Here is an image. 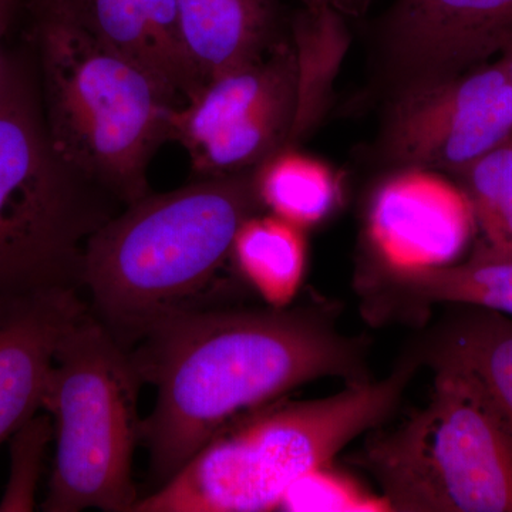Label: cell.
<instances>
[{"mask_svg":"<svg viewBox=\"0 0 512 512\" xmlns=\"http://www.w3.org/2000/svg\"><path fill=\"white\" fill-rule=\"evenodd\" d=\"M55 436L49 416H35L10 436V470L0 512L35 510L47 447Z\"/></svg>","mask_w":512,"mask_h":512,"instance_id":"ffe728a7","label":"cell"},{"mask_svg":"<svg viewBox=\"0 0 512 512\" xmlns=\"http://www.w3.org/2000/svg\"><path fill=\"white\" fill-rule=\"evenodd\" d=\"M379 295L400 302L454 303L503 313L512 318V258L471 255L463 264L433 268L389 269L379 266Z\"/></svg>","mask_w":512,"mask_h":512,"instance_id":"9a60e30c","label":"cell"},{"mask_svg":"<svg viewBox=\"0 0 512 512\" xmlns=\"http://www.w3.org/2000/svg\"><path fill=\"white\" fill-rule=\"evenodd\" d=\"M185 56L201 86L254 62L279 40L281 0H175Z\"/></svg>","mask_w":512,"mask_h":512,"instance_id":"4fadbf2b","label":"cell"},{"mask_svg":"<svg viewBox=\"0 0 512 512\" xmlns=\"http://www.w3.org/2000/svg\"><path fill=\"white\" fill-rule=\"evenodd\" d=\"M512 138V77L503 62L406 84L390 107L384 151L402 168L456 174Z\"/></svg>","mask_w":512,"mask_h":512,"instance_id":"9c48e42d","label":"cell"},{"mask_svg":"<svg viewBox=\"0 0 512 512\" xmlns=\"http://www.w3.org/2000/svg\"><path fill=\"white\" fill-rule=\"evenodd\" d=\"M386 40L407 84L458 76L512 45V0H397Z\"/></svg>","mask_w":512,"mask_h":512,"instance_id":"30bf717a","label":"cell"},{"mask_svg":"<svg viewBox=\"0 0 512 512\" xmlns=\"http://www.w3.org/2000/svg\"><path fill=\"white\" fill-rule=\"evenodd\" d=\"M298 52L281 39L264 56L205 83L171 121V141L198 178L255 170L291 147L299 109Z\"/></svg>","mask_w":512,"mask_h":512,"instance_id":"ba28073f","label":"cell"},{"mask_svg":"<svg viewBox=\"0 0 512 512\" xmlns=\"http://www.w3.org/2000/svg\"><path fill=\"white\" fill-rule=\"evenodd\" d=\"M463 306L441 329L431 360L470 373L512 429V318Z\"/></svg>","mask_w":512,"mask_h":512,"instance_id":"2e32d148","label":"cell"},{"mask_svg":"<svg viewBox=\"0 0 512 512\" xmlns=\"http://www.w3.org/2000/svg\"><path fill=\"white\" fill-rule=\"evenodd\" d=\"M382 498L373 500L330 466L318 468L289 488L279 510L285 511H380Z\"/></svg>","mask_w":512,"mask_h":512,"instance_id":"44dd1931","label":"cell"},{"mask_svg":"<svg viewBox=\"0 0 512 512\" xmlns=\"http://www.w3.org/2000/svg\"><path fill=\"white\" fill-rule=\"evenodd\" d=\"M87 311L76 289L0 295V446L43 409L57 350Z\"/></svg>","mask_w":512,"mask_h":512,"instance_id":"7c38bea8","label":"cell"},{"mask_svg":"<svg viewBox=\"0 0 512 512\" xmlns=\"http://www.w3.org/2000/svg\"><path fill=\"white\" fill-rule=\"evenodd\" d=\"M474 232L460 185L423 168H403L390 177L370 207L369 237L382 268L454 264Z\"/></svg>","mask_w":512,"mask_h":512,"instance_id":"8fae6325","label":"cell"},{"mask_svg":"<svg viewBox=\"0 0 512 512\" xmlns=\"http://www.w3.org/2000/svg\"><path fill=\"white\" fill-rule=\"evenodd\" d=\"M141 382L133 353L89 309L57 350L47 384L43 409L55 416L57 446L43 510L133 511Z\"/></svg>","mask_w":512,"mask_h":512,"instance_id":"52a82bcc","label":"cell"},{"mask_svg":"<svg viewBox=\"0 0 512 512\" xmlns=\"http://www.w3.org/2000/svg\"><path fill=\"white\" fill-rule=\"evenodd\" d=\"M19 18L59 153L124 205L150 194L148 165L171 141L178 94L101 42L72 0H22Z\"/></svg>","mask_w":512,"mask_h":512,"instance_id":"7a4b0ae2","label":"cell"},{"mask_svg":"<svg viewBox=\"0 0 512 512\" xmlns=\"http://www.w3.org/2000/svg\"><path fill=\"white\" fill-rule=\"evenodd\" d=\"M6 36L8 35L0 29V63H2L3 55H5L6 47L3 45V42H5Z\"/></svg>","mask_w":512,"mask_h":512,"instance_id":"d4e9b609","label":"cell"},{"mask_svg":"<svg viewBox=\"0 0 512 512\" xmlns=\"http://www.w3.org/2000/svg\"><path fill=\"white\" fill-rule=\"evenodd\" d=\"M101 42L140 64L184 101L201 83L192 72L178 29L175 0H72Z\"/></svg>","mask_w":512,"mask_h":512,"instance_id":"5bb4252c","label":"cell"},{"mask_svg":"<svg viewBox=\"0 0 512 512\" xmlns=\"http://www.w3.org/2000/svg\"><path fill=\"white\" fill-rule=\"evenodd\" d=\"M500 60L505 64L512 77V45L501 55Z\"/></svg>","mask_w":512,"mask_h":512,"instance_id":"cb8c5ba5","label":"cell"},{"mask_svg":"<svg viewBox=\"0 0 512 512\" xmlns=\"http://www.w3.org/2000/svg\"><path fill=\"white\" fill-rule=\"evenodd\" d=\"M255 170L150 192L90 238L83 288L93 315L120 343L140 340L154 322L188 308L185 301L211 281L238 229L262 208Z\"/></svg>","mask_w":512,"mask_h":512,"instance_id":"3957f363","label":"cell"},{"mask_svg":"<svg viewBox=\"0 0 512 512\" xmlns=\"http://www.w3.org/2000/svg\"><path fill=\"white\" fill-rule=\"evenodd\" d=\"M255 185L262 207L306 229L328 217L339 185L328 165L286 147L259 165Z\"/></svg>","mask_w":512,"mask_h":512,"instance_id":"ac0fdd59","label":"cell"},{"mask_svg":"<svg viewBox=\"0 0 512 512\" xmlns=\"http://www.w3.org/2000/svg\"><path fill=\"white\" fill-rule=\"evenodd\" d=\"M22 0H0V29L9 35L10 29L18 20Z\"/></svg>","mask_w":512,"mask_h":512,"instance_id":"7402d4cb","label":"cell"},{"mask_svg":"<svg viewBox=\"0 0 512 512\" xmlns=\"http://www.w3.org/2000/svg\"><path fill=\"white\" fill-rule=\"evenodd\" d=\"M473 211V254L512 258V138L454 174Z\"/></svg>","mask_w":512,"mask_h":512,"instance_id":"d6986e66","label":"cell"},{"mask_svg":"<svg viewBox=\"0 0 512 512\" xmlns=\"http://www.w3.org/2000/svg\"><path fill=\"white\" fill-rule=\"evenodd\" d=\"M305 229L276 215H252L238 229L231 256L252 288L272 308H286L301 286L306 265Z\"/></svg>","mask_w":512,"mask_h":512,"instance_id":"e0dca14e","label":"cell"},{"mask_svg":"<svg viewBox=\"0 0 512 512\" xmlns=\"http://www.w3.org/2000/svg\"><path fill=\"white\" fill-rule=\"evenodd\" d=\"M140 340L138 372L157 389L140 441L157 488L241 414L323 377L369 379L365 340L342 335L318 309L185 308Z\"/></svg>","mask_w":512,"mask_h":512,"instance_id":"6da1fadb","label":"cell"},{"mask_svg":"<svg viewBox=\"0 0 512 512\" xmlns=\"http://www.w3.org/2000/svg\"><path fill=\"white\" fill-rule=\"evenodd\" d=\"M126 205L47 130L28 49L0 63V295L83 288L87 242Z\"/></svg>","mask_w":512,"mask_h":512,"instance_id":"5b68a950","label":"cell"},{"mask_svg":"<svg viewBox=\"0 0 512 512\" xmlns=\"http://www.w3.org/2000/svg\"><path fill=\"white\" fill-rule=\"evenodd\" d=\"M413 357L383 380L350 382L342 392L275 402L229 421L134 512L279 510L289 488L389 419L412 382Z\"/></svg>","mask_w":512,"mask_h":512,"instance_id":"277c9868","label":"cell"},{"mask_svg":"<svg viewBox=\"0 0 512 512\" xmlns=\"http://www.w3.org/2000/svg\"><path fill=\"white\" fill-rule=\"evenodd\" d=\"M363 0H303L306 8L311 10H319V9H330V10H339V9H350L353 6L357 5V3H362Z\"/></svg>","mask_w":512,"mask_h":512,"instance_id":"603a6c76","label":"cell"},{"mask_svg":"<svg viewBox=\"0 0 512 512\" xmlns=\"http://www.w3.org/2000/svg\"><path fill=\"white\" fill-rule=\"evenodd\" d=\"M429 402L355 456L387 510L512 512V429L470 373L433 363Z\"/></svg>","mask_w":512,"mask_h":512,"instance_id":"8992f818","label":"cell"}]
</instances>
